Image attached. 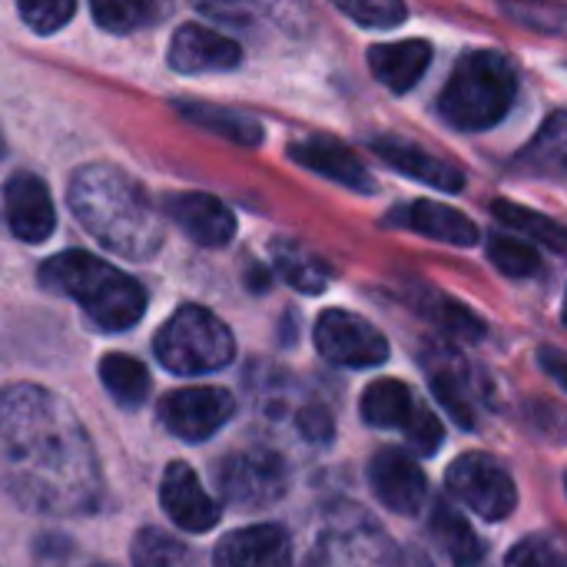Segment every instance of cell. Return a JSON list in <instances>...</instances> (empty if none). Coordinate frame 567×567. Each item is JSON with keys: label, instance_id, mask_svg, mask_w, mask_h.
Here are the masks:
<instances>
[{"label": "cell", "instance_id": "obj_1", "mask_svg": "<svg viewBox=\"0 0 567 567\" xmlns=\"http://www.w3.org/2000/svg\"><path fill=\"white\" fill-rule=\"evenodd\" d=\"M70 206L83 229L123 259H146L159 249L163 226L140 189L123 169L93 163L76 169L70 183Z\"/></svg>", "mask_w": 567, "mask_h": 567}, {"label": "cell", "instance_id": "obj_2", "mask_svg": "<svg viewBox=\"0 0 567 567\" xmlns=\"http://www.w3.org/2000/svg\"><path fill=\"white\" fill-rule=\"evenodd\" d=\"M40 282L60 296H70L103 332H126L146 312V292L136 279L80 249L47 259L40 266Z\"/></svg>", "mask_w": 567, "mask_h": 567}, {"label": "cell", "instance_id": "obj_3", "mask_svg": "<svg viewBox=\"0 0 567 567\" xmlns=\"http://www.w3.org/2000/svg\"><path fill=\"white\" fill-rule=\"evenodd\" d=\"M518 93V73L498 50H472L465 53L449 83L439 93V113L449 126L478 133L498 126Z\"/></svg>", "mask_w": 567, "mask_h": 567}, {"label": "cell", "instance_id": "obj_4", "mask_svg": "<svg viewBox=\"0 0 567 567\" xmlns=\"http://www.w3.org/2000/svg\"><path fill=\"white\" fill-rule=\"evenodd\" d=\"M156 359L173 375H206L219 372L236 355V339L223 319L203 306L176 309L153 339Z\"/></svg>", "mask_w": 567, "mask_h": 567}, {"label": "cell", "instance_id": "obj_5", "mask_svg": "<svg viewBox=\"0 0 567 567\" xmlns=\"http://www.w3.org/2000/svg\"><path fill=\"white\" fill-rule=\"evenodd\" d=\"M445 485L462 505H468L472 512H478L488 522H505L518 505V492H515L512 475L505 472L502 462H495L485 452L458 455L449 465Z\"/></svg>", "mask_w": 567, "mask_h": 567}, {"label": "cell", "instance_id": "obj_6", "mask_svg": "<svg viewBox=\"0 0 567 567\" xmlns=\"http://www.w3.org/2000/svg\"><path fill=\"white\" fill-rule=\"evenodd\" d=\"M312 336L319 355L342 369H375L389 359V339L369 319L346 309H326Z\"/></svg>", "mask_w": 567, "mask_h": 567}, {"label": "cell", "instance_id": "obj_7", "mask_svg": "<svg viewBox=\"0 0 567 567\" xmlns=\"http://www.w3.org/2000/svg\"><path fill=\"white\" fill-rule=\"evenodd\" d=\"M216 482H219V492L229 505L269 508L286 495L289 472H286V462L279 455L252 449V452H236V455L223 458Z\"/></svg>", "mask_w": 567, "mask_h": 567}, {"label": "cell", "instance_id": "obj_8", "mask_svg": "<svg viewBox=\"0 0 567 567\" xmlns=\"http://www.w3.org/2000/svg\"><path fill=\"white\" fill-rule=\"evenodd\" d=\"M233 412H236V399L216 385L176 389L159 402L163 429L183 442H206L233 419Z\"/></svg>", "mask_w": 567, "mask_h": 567}, {"label": "cell", "instance_id": "obj_9", "mask_svg": "<svg viewBox=\"0 0 567 567\" xmlns=\"http://www.w3.org/2000/svg\"><path fill=\"white\" fill-rule=\"evenodd\" d=\"M372 495L395 515H419L429 498L425 472L399 449H382L369 465Z\"/></svg>", "mask_w": 567, "mask_h": 567}, {"label": "cell", "instance_id": "obj_10", "mask_svg": "<svg viewBox=\"0 0 567 567\" xmlns=\"http://www.w3.org/2000/svg\"><path fill=\"white\" fill-rule=\"evenodd\" d=\"M159 505L183 532L203 535L219 522V505L209 498L203 482L186 462H173L159 482Z\"/></svg>", "mask_w": 567, "mask_h": 567}, {"label": "cell", "instance_id": "obj_11", "mask_svg": "<svg viewBox=\"0 0 567 567\" xmlns=\"http://www.w3.org/2000/svg\"><path fill=\"white\" fill-rule=\"evenodd\" d=\"M239 43L203 23H183L169 43V66L179 73H219L239 66Z\"/></svg>", "mask_w": 567, "mask_h": 567}, {"label": "cell", "instance_id": "obj_12", "mask_svg": "<svg viewBox=\"0 0 567 567\" xmlns=\"http://www.w3.org/2000/svg\"><path fill=\"white\" fill-rule=\"evenodd\" d=\"M3 206H7V223L17 239H23V243L50 239V233L56 226V213H53V199L40 176L13 173L3 186Z\"/></svg>", "mask_w": 567, "mask_h": 567}, {"label": "cell", "instance_id": "obj_13", "mask_svg": "<svg viewBox=\"0 0 567 567\" xmlns=\"http://www.w3.org/2000/svg\"><path fill=\"white\" fill-rule=\"evenodd\" d=\"M166 216L199 246H226L236 236V216L229 206L209 193H176L163 203Z\"/></svg>", "mask_w": 567, "mask_h": 567}, {"label": "cell", "instance_id": "obj_14", "mask_svg": "<svg viewBox=\"0 0 567 567\" xmlns=\"http://www.w3.org/2000/svg\"><path fill=\"white\" fill-rule=\"evenodd\" d=\"M213 567H292V545L279 525H249L216 545Z\"/></svg>", "mask_w": 567, "mask_h": 567}, {"label": "cell", "instance_id": "obj_15", "mask_svg": "<svg viewBox=\"0 0 567 567\" xmlns=\"http://www.w3.org/2000/svg\"><path fill=\"white\" fill-rule=\"evenodd\" d=\"M372 153L392 166L395 173L409 176V179H419L425 186H435L442 193H462L465 189V173L458 166H452L449 159L415 146V143H405V140H372Z\"/></svg>", "mask_w": 567, "mask_h": 567}, {"label": "cell", "instance_id": "obj_16", "mask_svg": "<svg viewBox=\"0 0 567 567\" xmlns=\"http://www.w3.org/2000/svg\"><path fill=\"white\" fill-rule=\"evenodd\" d=\"M289 156L299 166H306V169H312V173H319V176H326L332 183H342V186H349L355 193H375V176L365 169V163L349 146H342L336 140L316 136V140L292 143Z\"/></svg>", "mask_w": 567, "mask_h": 567}, {"label": "cell", "instance_id": "obj_17", "mask_svg": "<svg viewBox=\"0 0 567 567\" xmlns=\"http://www.w3.org/2000/svg\"><path fill=\"white\" fill-rule=\"evenodd\" d=\"M389 223H399L419 236H429V239L449 243V246H475L478 243V226L465 213L432 203V199H415L409 206H399L389 216Z\"/></svg>", "mask_w": 567, "mask_h": 567}, {"label": "cell", "instance_id": "obj_18", "mask_svg": "<svg viewBox=\"0 0 567 567\" xmlns=\"http://www.w3.org/2000/svg\"><path fill=\"white\" fill-rule=\"evenodd\" d=\"M429 63H432L429 40H395V43L369 47V70L392 93H409L425 76Z\"/></svg>", "mask_w": 567, "mask_h": 567}, {"label": "cell", "instance_id": "obj_19", "mask_svg": "<svg viewBox=\"0 0 567 567\" xmlns=\"http://www.w3.org/2000/svg\"><path fill=\"white\" fill-rule=\"evenodd\" d=\"M512 166L525 176L567 179V110H555L535 130V136L515 153Z\"/></svg>", "mask_w": 567, "mask_h": 567}, {"label": "cell", "instance_id": "obj_20", "mask_svg": "<svg viewBox=\"0 0 567 567\" xmlns=\"http://www.w3.org/2000/svg\"><path fill=\"white\" fill-rule=\"evenodd\" d=\"M419 409H422V402L399 379H379L362 392V419L372 429H399V432H405L415 422Z\"/></svg>", "mask_w": 567, "mask_h": 567}, {"label": "cell", "instance_id": "obj_21", "mask_svg": "<svg viewBox=\"0 0 567 567\" xmlns=\"http://www.w3.org/2000/svg\"><path fill=\"white\" fill-rule=\"evenodd\" d=\"M176 113L206 130V133H216L229 143H239V146H259L262 143V123L252 120L249 113H239V110H229V106H209V103H176Z\"/></svg>", "mask_w": 567, "mask_h": 567}, {"label": "cell", "instance_id": "obj_22", "mask_svg": "<svg viewBox=\"0 0 567 567\" xmlns=\"http://www.w3.org/2000/svg\"><path fill=\"white\" fill-rule=\"evenodd\" d=\"M432 535L439 538L442 551L455 567H488V551H485L482 538L452 505H435Z\"/></svg>", "mask_w": 567, "mask_h": 567}, {"label": "cell", "instance_id": "obj_23", "mask_svg": "<svg viewBox=\"0 0 567 567\" xmlns=\"http://www.w3.org/2000/svg\"><path fill=\"white\" fill-rule=\"evenodd\" d=\"M272 266H276V272L292 289H299L306 296H319L329 286V279H332L329 266L319 256H312L306 246L289 243V239H276L272 243Z\"/></svg>", "mask_w": 567, "mask_h": 567}, {"label": "cell", "instance_id": "obj_24", "mask_svg": "<svg viewBox=\"0 0 567 567\" xmlns=\"http://www.w3.org/2000/svg\"><path fill=\"white\" fill-rule=\"evenodd\" d=\"M425 369H429L432 392L442 402V409H449L458 425L475 429V409H472V399H468L465 365H458V359L452 352H439V362H425Z\"/></svg>", "mask_w": 567, "mask_h": 567}, {"label": "cell", "instance_id": "obj_25", "mask_svg": "<svg viewBox=\"0 0 567 567\" xmlns=\"http://www.w3.org/2000/svg\"><path fill=\"white\" fill-rule=\"evenodd\" d=\"M492 209H495V216H498L505 226H512L518 236H528L532 243H538V246H545V249H551V252L567 256V229L561 223H555L551 216L535 213V209H528V206H522V203H512V199H495Z\"/></svg>", "mask_w": 567, "mask_h": 567}, {"label": "cell", "instance_id": "obj_26", "mask_svg": "<svg viewBox=\"0 0 567 567\" xmlns=\"http://www.w3.org/2000/svg\"><path fill=\"white\" fill-rule=\"evenodd\" d=\"M100 382L126 409L143 405V399L150 395V372H146V365L140 359H133V355H123V352L103 355V362H100Z\"/></svg>", "mask_w": 567, "mask_h": 567}, {"label": "cell", "instance_id": "obj_27", "mask_svg": "<svg viewBox=\"0 0 567 567\" xmlns=\"http://www.w3.org/2000/svg\"><path fill=\"white\" fill-rule=\"evenodd\" d=\"M93 20L110 33H133L143 30L169 13V0H90Z\"/></svg>", "mask_w": 567, "mask_h": 567}, {"label": "cell", "instance_id": "obj_28", "mask_svg": "<svg viewBox=\"0 0 567 567\" xmlns=\"http://www.w3.org/2000/svg\"><path fill=\"white\" fill-rule=\"evenodd\" d=\"M133 567H203L196 551L183 545L179 538L159 532V528H143L133 542Z\"/></svg>", "mask_w": 567, "mask_h": 567}, {"label": "cell", "instance_id": "obj_29", "mask_svg": "<svg viewBox=\"0 0 567 567\" xmlns=\"http://www.w3.org/2000/svg\"><path fill=\"white\" fill-rule=\"evenodd\" d=\"M502 13L525 30L561 33L567 30V3L561 0H498Z\"/></svg>", "mask_w": 567, "mask_h": 567}, {"label": "cell", "instance_id": "obj_30", "mask_svg": "<svg viewBox=\"0 0 567 567\" xmlns=\"http://www.w3.org/2000/svg\"><path fill=\"white\" fill-rule=\"evenodd\" d=\"M488 259L498 272L512 279H528L542 269V256L528 239L518 236H488Z\"/></svg>", "mask_w": 567, "mask_h": 567}, {"label": "cell", "instance_id": "obj_31", "mask_svg": "<svg viewBox=\"0 0 567 567\" xmlns=\"http://www.w3.org/2000/svg\"><path fill=\"white\" fill-rule=\"evenodd\" d=\"M425 316L442 329V332H449V336H455V339H462V342H478V339H485V322L468 309V306H462V302H455V299H449V296H432L429 299V309H425Z\"/></svg>", "mask_w": 567, "mask_h": 567}, {"label": "cell", "instance_id": "obj_32", "mask_svg": "<svg viewBox=\"0 0 567 567\" xmlns=\"http://www.w3.org/2000/svg\"><path fill=\"white\" fill-rule=\"evenodd\" d=\"M346 17H352L355 23L369 27V30H392L399 23H405L409 7L405 0H332Z\"/></svg>", "mask_w": 567, "mask_h": 567}, {"label": "cell", "instance_id": "obj_33", "mask_svg": "<svg viewBox=\"0 0 567 567\" xmlns=\"http://www.w3.org/2000/svg\"><path fill=\"white\" fill-rule=\"evenodd\" d=\"M17 7L27 27H33L37 33H53L73 17L76 0H17Z\"/></svg>", "mask_w": 567, "mask_h": 567}, {"label": "cell", "instance_id": "obj_34", "mask_svg": "<svg viewBox=\"0 0 567 567\" xmlns=\"http://www.w3.org/2000/svg\"><path fill=\"white\" fill-rule=\"evenodd\" d=\"M505 567H567V561L545 538H525L508 551Z\"/></svg>", "mask_w": 567, "mask_h": 567}, {"label": "cell", "instance_id": "obj_35", "mask_svg": "<svg viewBox=\"0 0 567 567\" xmlns=\"http://www.w3.org/2000/svg\"><path fill=\"white\" fill-rule=\"evenodd\" d=\"M442 422H439V415L432 412V409H419V415H415V422L405 429V439H409V445L419 452V455H435L439 452V445H442Z\"/></svg>", "mask_w": 567, "mask_h": 567}, {"label": "cell", "instance_id": "obj_36", "mask_svg": "<svg viewBox=\"0 0 567 567\" xmlns=\"http://www.w3.org/2000/svg\"><path fill=\"white\" fill-rule=\"evenodd\" d=\"M299 429H302L312 442H326V439L332 435V419H329V412H322V409H306V412L299 415Z\"/></svg>", "mask_w": 567, "mask_h": 567}, {"label": "cell", "instance_id": "obj_37", "mask_svg": "<svg viewBox=\"0 0 567 567\" xmlns=\"http://www.w3.org/2000/svg\"><path fill=\"white\" fill-rule=\"evenodd\" d=\"M538 362H542V369L548 372V379H555V382L561 385V392H567V352L555 349V346H545V349L538 352Z\"/></svg>", "mask_w": 567, "mask_h": 567}, {"label": "cell", "instance_id": "obj_38", "mask_svg": "<svg viewBox=\"0 0 567 567\" xmlns=\"http://www.w3.org/2000/svg\"><path fill=\"white\" fill-rule=\"evenodd\" d=\"M561 319H565V326H567V292H565V309H561Z\"/></svg>", "mask_w": 567, "mask_h": 567}, {"label": "cell", "instance_id": "obj_39", "mask_svg": "<svg viewBox=\"0 0 567 567\" xmlns=\"http://www.w3.org/2000/svg\"><path fill=\"white\" fill-rule=\"evenodd\" d=\"M3 150H7V146H3V133H0V156H3Z\"/></svg>", "mask_w": 567, "mask_h": 567}, {"label": "cell", "instance_id": "obj_40", "mask_svg": "<svg viewBox=\"0 0 567 567\" xmlns=\"http://www.w3.org/2000/svg\"><path fill=\"white\" fill-rule=\"evenodd\" d=\"M565 488H567V478H565Z\"/></svg>", "mask_w": 567, "mask_h": 567}, {"label": "cell", "instance_id": "obj_41", "mask_svg": "<svg viewBox=\"0 0 567 567\" xmlns=\"http://www.w3.org/2000/svg\"><path fill=\"white\" fill-rule=\"evenodd\" d=\"M229 3H236V0H229Z\"/></svg>", "mask_w": 567, "mask_h": 567}]
</instances>
